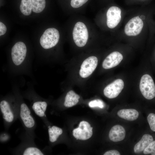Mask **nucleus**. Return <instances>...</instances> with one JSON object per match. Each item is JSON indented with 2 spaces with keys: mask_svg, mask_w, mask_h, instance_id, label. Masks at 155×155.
<instances>
[{
  "mask_svg": "<svg viewBox=\"0 0 155 155\" xmlns=\"http://www.w3.org/2000/svg\"><path fill=\"white\" fill-rule=\"evenodd\" d=\"M121 10L116 6L110 7L107 12V25L111 29L115 28L121 20Z\"/></svg>",
  "mask_w": 155,
  "mask_h": 155,
  "instance_id": "nucleus-8",
  "label": "nucleus"
},
{
  "mask_svg": "<svg viewBox=\"0 0 155 155\" xmlns=\"http://www.w3.org/2000/svg\"><path fill=\"white\" fill-rule=\"evenodd\" d=\"M80 96L72 90H71L67 94L64 103L67 107H72L76 104L79 102Z\"/></svg>",
  "mask_w": 155,
  "mask_h": 155,
  "instance_id": "nucleus-15",
  "label": "nucleus"
},
{
  "mask_svg": "<svg viewBox=\"0 0 155 155\" xmlns=\"http://www.w3.org/2000/svg\"><path fill=\"white\" fill-rule=\"evenodd\" d=\"M90 108L98 107L100 108L104 107V103L101 100L97 99L94 100L90 102L88 104Z\"/></svg>",
  "mask_w": 155,
  "mask_h": 155,
  "instance_id": "nucleus-23",
  "label": "nucleus"
},
{
  "mask_svg": "<svg viewBox=\"0 0 155 155\" xmlns=\"http://www.w3.org/2000/svg\"><path fill=\"white\" fill-rule=\"evenodd\" d=\"M117 115L120 118L129 121H133L138 117L139 113L134 109H123L117 112Z\"/></svg>",
  "mask_w": 155,
  "mask_h": 155,
  "instance_id": "nucleus-14",
  "label": "nucleus"
},
{
  "mask_svg": "<svg viewBox=\"0 0 155 155\" xmlns=\"http://www.w3.org/2000/svg\"><path fill=\"white\" fill-rule=\"evenodd\" d=\"M124 86V82L122 79H117L104 88L103 90L104 95L109 98H115L121 92Z\"/></svg>",
  "mask_w": 155,
  "mask_h": 155,
  "instance_id": "nucleus-7",
  "label": "nucleus"
},
{
  "mask_svg": "<svg viewBox=\"0 0 155 155\" xmlns=\"http://www.w3.org/2000/svg\"><path fill=\"white\" fill-rule=\"evenodd\" d=\"M126 135L125 131L122 126L117 125L110 129L109 133L110 140L113 142H117L123 140Z\"/></svg>",
  "mask_w": 155,
  "mask_h": 155,
  "instance_id": "nucleus-11",
  "label": "nucleus"
},
{
  "mask_svg": "<svg viewBox=\"0 0 155 155\" xmlns=\"http://www.w3.org/2000/svg\"><path fill=\"white\" fill-rule=\"evenodd\" d=\"M88 1V0H71V5L73 7L77 8L82 6Z\"/></svg>",
  "mask_w": 155,
  "mask_h": 155,
  "instance_id": "nucleus-24",
  "label": "nucleus"
},
{
  "mask_svg": "<svg viewBox=\"0 0 155 155\" xmlns=\"http://www.w3.org/2000/svg\"><path fill=\"white\" fill-rule=\"evenodd\" d=\"M24 155H43V153L38 148L35 147L27 148L23 153Z\"/></svg>",
  "mask_w": 155,
  "mask_h": 155,
  "instance_id": "nucleus-20",
  "label": "nucleus"
},
{
  "mask_svg": "<svg viewBox=\"0 0 155 155\" xmlns=\"http://www.w3.org/2000/svg\"><path fill=\"white\" fill-rule=\"evenodd\" d=\"M26 52V47L24 42H16L12 47L11 51V58L14 64L17 66L20 65L24 60Z\"/></svg>",
  "mask_w": 155,
  "mask_h": 155,
  "instance_id": "nucleus-4",
  "label": "nucleus"
},
{
  "mask_svg": "<svg viewBox=\"0 0 155 155\" xmlns=\"http://www.w3.org/2000/svg\"><path fill=\"white\" fill-rule=\"evenodd\" d=\"M144 26L143 22L139 16L131 19L125 25L124 32L129 36H135L141 32Z\"/></svg>",
  "mask_w": 155,
  "mask_h": 155,
  "instance_id": "nucleus-5",
  "label": "nucleus"
},
{
  "mask_svg": "<svg viewBox=\"0 0 155 155\" xmlns=\"http://www.w3.org/2000/svg\"><path fill=\"white\" fill-rule=\"evenodd\" d=\"M7 31V28L5 25L1 22H0V36L4 34Z\"/></svg>",
  "mask_w": 155,
  "mask_h": 155,
  "instance_id": "nucleus-25",
  "label": "nucleus"
},
{
  "mask_svg": "<svg viewBox=\"0 0 155 155\" xmlns=\"http://www.w3.org/2000/svg\"><path fill=\"white\" fill-rule=\"evenodd\" d=\"M104 155H120L119 152L117 150H110L106 152Z\"/></svg>",
  "mask_w": 155,
  "mask_h": 155,
  "instance_id": "nucleus-26",
  "label": "nucleus"
},
{
  "mask_svg": "<svg viewBox=\"0 0 155 155\" xmlns=\"http://www.w3.org/2000/svg\"><path fill=\"white\" fill-rule=\"evenodd\" d=\"M154 140L151 135L148 134H144L141 139L135 145L133 148L134 152L137 154L143 151Z\"/></svg>",
  "mask_w": 155,
  "mask_h": 155,
  "instance_id": "nucleus-12",
  "label": "nucleus"
},
{
  "mask_svg": "<svg viewBox=\"0 0 155 155\" xmlns=\"http://www.w3.org/2000/svg\"><path fill=\"white\" fill-rule=\"evenodd\" d=\"M73 39L76 45L79 47L84 46L88 38V33L86 25L78 22L75 24L73 31Z\"/></svg>",
  "mask_w": 155,
  "mask_h": 155,
  "instance_id": "nucleus-3",
  "label": "nucleus"
},
{
  "mask_svg": "<svg viewBox=\"0 0 155 155\" xmlns=\"http://www.w3.org/2000/svg\"><path fill=\"white\" fill-rule=\"evenodd\" d=\"M98 59L94 56L89 57L85 59L82 63L79 71L80 76L86 78L90 76L96 67Z\"/></svg>",
  "mask_w": 155,
  "mask_h": 155,
  "instance_id": "nucleus-6",
  "label": "nucleus"
},
{
  "mask_svg": "<svg viewBox=\"0 0 155 155\" xmlns=\"http://www.w3.org/2000/svg\"><path fill=\"white\" fill-rule=\"evenodd\" d=\"M92 129H93V127H90V128H89V130L90 132H92Z\"/></svg>",
  "mask_w": 155,
  "mask_h": 155,
  "instance_id": "nucleus-27",
  "label": "nucleus"
},
{
  "mask_svg": "<svg viewBox=\"0 0 155 155\" xmlns=\"http://www.w3.org/2000/svg\"><path fill=\"white\" fill-rule=\"evenodd\" d=\"M21 12L24 15H30L32 10L31 0H22L20 6Z\"/></svg>",
  "mask_w": 155,
  "mask_h": 155,
  "instance_id": "nucleus-18",
  "label": "nucleus"
},
{
  "mask_svg": "<svg viewBox=\"0 0 155 155\" xmlns=\"http://www.w3.org/2000/svg\"><path fill=\"white\" fill-rule=\"evenodd\" d=\"M139 87L142 94L146 99L150 100L155 97V85L149 75L145 74L142 77Z\"/></svg>",
  "mask_w": 155,
  "mask_h": 155,
  "instance_id": "nucleus-1",
  "label": "nucleus"
},
{
  "mask_svg": "<svg viewBox=\"0 0 155 155\" xmlns=\"http://www.w3.org/2000/svg\"><path fill=\"white\" fill-rule=\"evenodd\" d=\"M123 58L122 55L119 52H113L108 55L104 60L102 67L105 69L113 68L118 65Z\"/></svg>",
  "mask_w": 155,
  "mask_h": 155,
  "instance_id": "nucleus-9",
  "label": "nucleus"
},
{
  "mask_svg": "<svg viewBox=\"0 0 155 155\" xmlns=\"http://www.w3.org/2000/svg\"><path fill=\"white\" fill-rule=\"evenodd\" d=\"M31 2L32 10L34 13H40L45 7V0H31Z\"/></svg>",
  "mask_w": 155,
  "mask_h": 155,
  "instance_id": "nucleus-19",
  "label": "nucleus"
},
{
  "mask_svg": "<svg viewBox=\"0 0 155 155\" xmlns=\"http://www.w3.org/2000/svg\"><path fill=\"white\" fill-rule=\"evenodd\" d=\"M0 108L4 119L8 123L12 122L14 119V115L9 103L5 100L1 101Z\"/></svg>",
  "mask_w": 155,
  "mask_h": 155,
  "instance_id": "nucleus-13",
  "label": "nucleus"
},
{
  "mask_svg": "<svg viewBox=\"0 0 155 155\" xmlns=\"http://www.w3.org/2000/svg\"><path fill=\"white\" fill-rule=\"evenodd\" d=\"M48 131L49 140L51 142H55L63 133V130L61 128L55 126L49 127Z\"/></svg>",
  "mask_w": 155,
  "mask_h": 155,
  "instance_id": "nucleus-17",
  "label": "nucleus"
},
{
  "mask_svg": "<svg viewBox=\"0 0 155 155\" xmlns=\"http://www.w3.org/2000/svg\"><path fill=\"white\" fill-rule=\"evenodd\" d=\"M20 116L26 127L31 128L34 127L35 121L31 115L30 110L25 103H23L20 105Z\"/></svg>",
  "mask_w": 155,
  "mask_h": 155,
  "instance_id": "nucleus-10",
  "label": "nucleus"
},
{
  "mask_svg": "<svg viewBox=\"0 0 155 155\" xmlns=\"http://www.w3.org/2000/svg\"><path fill=\"white\" fill-rule=\"evenodd\" d=\"M147 120L151 130L155 132V114L150 113L147 117Z\"/></svg>",
  "mask_w": 155,
  "mask_h": 155,
  "instance_id": "nucleus-21",
  "label": "nucleus"
},
{
  "mask_svg": "<svg viewBox=\"0 0 155 155\" xmlns=\"http://www.w3.org/2000/svg\"><path fill=\"white\" fill-rule=\"evenodd\" d=\"M47 106V103L45 101H38L34 102L32 108L35 113L40 117H43Z\"/></svg>",
  "mask_w": 155,
  "mask_h": 155,
  "instance_id": "nucleus-16",
  "label": "nucleus"
},
{
  "mask_svg": "<svg viewBox=\"0 0 155 155\" xmlns=\"http://www.w3.org/2000/svg\"><path fill=\"white\" fill-rule=\"evenodd\" d=\"M143 153L145 155H155V140L153 141L144 150Z\"/></svg>",
  "mask_w": 155,
  "mask_h": 155,
  "instance_id": "nucleus-22",
  "label": "nucleus"
},
{
  "mask_svg": "<svg viewBox=\"0 0 155 155\" xmlns=\"http://www.w3.org/2000/svg\"><path fill=\"white\" fill-rule=\"evenodd\" d=\"M59 34L58 30L54 28L46 29L41 36L40 43L45 49H48L55 46L59 39Z\"/></svg>",
  "mask_w": 155,
  "mask_h": 155,
  "instance_id": "nucleus-2",
  "label": "nucleus"
}]
</instances>
